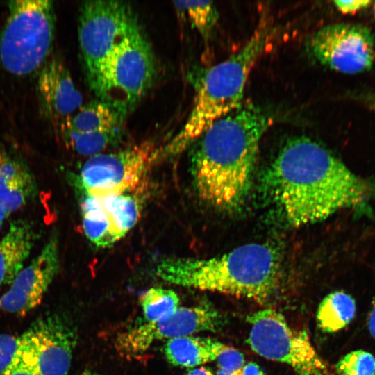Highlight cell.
Returning a JSON list of instances; mask_svg holds the SVG:
<instances>
[{
	"label": "cell",
	"mask_w": 375,
	"mask_h": 375,
	"mask_svg": "<svg viewBox=\"0 0 375 375\" xmlns=\"http://www.w3.org/2000/svg\"><path fill=\"white\" fill-rule=\"evenodd\" d=\"M264 184L269 199L293 226L361 207L375 194L374 183L354 174L327 149L304 136L290 139L281 147Z\"/></svg>",
	"instance_id": "obj_1"
},
{
	"label": "cell",
	"mask_w": 375,
	"mask_h": 375,
	"mask_svg": "<svg viewBox=\"0 0 375 375\" xmlns=\"http://www.w3.org/2000/svg\"><path fill=\"white\" fill-rule=\"evenodd\" d=\"M272 122L260 107L243 102L199 137L191 170L201 201L222 210H233L244 203L261 139Z\"/></svg>",
	"instance_id": "obj_2"
},
{
	"label": "cell",
	"mask_w": 375,
	"mask_h": 375,
	"mask_svg": "<svg viewBox=\"0 0 375 375\" xmlns=\"http://www.w3.org/2000/svg\"><path fill=\"white\" fill-rule=\"evenodd\" d=\"M281 269L276 249L267 244L251 243L208 258H166L156 264L154 272L174 285L265 303L279 289Z\"/></svg>",
	"instance_id": "obj_3"
},
{
	"label": "cell",
	"mask_w": 375,
	"mask_h": 375,
	"mask_svg": "<svg viewBox=\"0 0 375 375\" xmlns=\"http://www.w3.org/2000/svg\"><path fill=\"white\" fill-rule=\"evenodd\" d=\"M269 28L261 21L239 51L208 69L188 119L163 147V156L181 153L215 122L240 106L250 73L269 39Z\"/></svg>",
	"instance_id": "obj_4"
},
{
	"label": "cell",
	"mask_w": 375,
	"mask_h": 375,
	"mask_svg": "<svg viewBox=\"0 0 375 375\" xmlns=\"http://www.w3.org/2000/svg\"><path fill=\"white\" fill-rule=\"evenodd\" d=\"M53 2L15 0L0 33V64L8 72L26 76L49 59L55 34Z\"/></svg>",
	"instance_id": "obj_5"
},
{
	"label": "cell",
	"mask_w": 375,
	"mask_h": 375,
	"mask_svg": "<svg viewBox=\"0 0 375 375\" xmlns=\"http://www.w3.org/2000/svg\"><path fill=\"white\" fill-rule=\"evenodd\" d=\"M138 23L131 7L115 0L83 3L78 17V43L87 81L96 94L110 56Z\"/></svg>",
	"instance_id": "obj_6"
},
{
	"label": "cell",
	"mask_w": 375,
	"mask_h": 375,
	"mask_svg": "<svg viewBox=\"0 0 375 375\" xmlns=\"http://www.w3.org/2000/svg\"><path fill=\"white\" fill-rule=\"evenodd\" d=\"M156 72L153 51L138 23L108 60L96 94L126 116L150 88Z\"/></svg>",
	"instance_id": "obj_7"
},
{
	"label": "cell",
	"mask_w": 375,
	"mask_h": 375,
	"mask_svg": "<svg viewBox=\"0 0 375 375\" xmlns=\"http://www.w3.org/2000/svg\"><path fill=\"white\" fill-rule=\"evenodd\" d=\"M163 156V147L144 140L122 150L90 157L74 178L83 195L107 197L136 192L154 164Z\"/></svg>",
	"instance_id": "obj_8"
},
{
	"label": "cell",
	"mask_w": 375,
	"mask_h": 375,
	"mask_svg": "<svg viewBox=\"0 0 375 375\" xmlns=\"http://www.w3.org/2000/svg\"><path fill=\"white\" fill-rule=\"evenodd\" d=\"M251 325L247 343L258 355L286 363L297 375H326L327 364L319 357L306 331L292 328L284 316L265 308L247 317Z\"/></svg>",
	"instance_id": "obj_9"
},
{
	"label": "cell",
	"mask_w": 375,
	"mask_h": 375,
	"mask_svg": "<svg viewBox=\"0 0 375 375\" xmlns=\"http://www.w3.org/2000/svg\"><path fill=\"white\" fill-rule=\"evenodd\" d=\"M307 46L321 64L345 74L367 71L375 62V38L360 24L323 26L311 35Z\"/></svg>",
	"instance_id": "obj_10"
},
{
	"label": "cell",
	"mask_w": 375,
	"mask_h": 375,
	"mask_svg": "<svg viewBox=\"0 0 375 375\" xmlns=\"http://www.w3.org/2000/svg\"><path fill=\"white\" fill-rule=\"evenodd\" d=\"M223 324V317L209 306L179 307L164 319L144 322L124 332L117 338V347L124 356H138L159 340L167 341L201 331H216Z\"/></svg>",
	"instance_id": "obj_11"
},
{
	"label": "cell",
	"mask_w": 375,
	"mask_h": 375,
	"mask_svg": "<svg viewBox=\"0 0 375 375\" xmlns=\"http://www.w3.org/2000/svg\"><path fill=\"white\" fill-rule=\"evenodd\" d=\"M82 225L86 238L99 248H107L123 238L138 222L142 202L138 193L107 197L83 195Z\"/></svg>",
	"instance_id": "obj_12"
},
{
	"label": "cell",
	"mask_w": 375,
	"mask_h": 375,
	"mask_svg": "<svg viewBox=\"0 0 375 375\" xmlns=\"http://www.w3.org/2000/svg\"><path fill=\"white\" fill-rule=\"evenodd\" d=\"M20 340L40 375L67 374L76 337L62 318L55 315L40 317Z\"/></svg>",
	"instance_id": "obj_13"
},
{
	"label": "cell",
	"mask_w": 375,
	"mask_h": 375,
	"mask_svg": "<svg viewBox=\"0 0 375 375\" xmlns=\"http://www.w3.org/2000/svg\"><path fill=\"white\" fill-rule=\"evenodd\" d=\"M60 265L58 238L51 234L40 253L11 283L0 297V308L24 315L37 307L58 272Z\"/></svg>",
	"instance_id": "obj_14"
},
{
	"label": "cell",
	"mask_w": 375,
	"mask_h": 375,
	"mask_svg": "<svg viewBox=\"0 0 375 375\" xmlns=\"http://www.w3.org/2000/svg\"><path fill=\"white\" fill-rule=\"evenodd\" d=\"M37 89L46 115L61 128L83 106V97L60 59H48L40 69Z\"/></svg>",
	"instance_id": "obj_15"
},
{
	"label": "cell",
	"mask_w": 375,
	"mask_h": 375,
	"mask_svg": "<svg viewBox=\"0 0 375 375\" xmlns=\"http://www.w3.org/2000/svg\"><path fill=\"white\" fill-rule=\"evenodd\" d=\"M35 240L33 225L24 219L12 222L0 240V287L10 285L23 269Z\"/></svg>",
	"instance_id": "obj_16"
},
{
	"label": "cell",
	"mask_w": 375,
	"mask_h": 375,
	"mask_svg": "<svg viewBox=\"0 0 375 375\" xmlns=\"http://www.w3.org/2000/svg\"><path fill=\"white\" fill-rule=\"evenodd\" d=\"M35 184L22 162L0 150V205L10 214L33 197Z\"/></svg>",
	"instance_id": "obj_17"
},
{
	"label": "cell",
	"mask_w": 375,
	"mask_h": 375,
	"mask_svg": "<svg viewBox=\"0 0 375 375\" xmlns=\"http://www.w3.org/2000/svg\"><path fill=\"white\" fill-rule=\"evenodd\" d=\"M222 344L211 338L188 335L167 340L163 353L172 365L192 367L215 360Z\"/></svg>",
	"instance_id": "obj_18"
},
{
	"label": "cell",
	"mask_w": 375,
	"mask_h": 375,
	"mask_svg": "<svg viewBox=\"0 0 375 375\" xmlns=\"http://www.w3.org/2000/svg\"><path fill=\"white\" fill-rule=\"evenodd\" d=\"M125 115L101 100L83 105L61 128L62 133L119 131Z\"/></svg>",
	"instance_id": "obj_19"
},
{
	"label": "cell",
	"mask_w": 375,
	"mask_h": 375,
	"mask_svg": "<svg viewBox=\"0 0 375 375\" xmlns=\"http://www.w3.org/2000/svg\"><path fill=\"white\" fill-rule=\"evenodd\" d=\"M356 306L353 298L346 292L336 291L326 295L320 303L317 320L324 332L334 333L347 326L354 318Z\"/></svg>",
	"instance_id": "obj_20"
},
{
	"label": "cell",
	"mask_w": 375,
	"mask_h": 375,
	"mask_svg": "<svg viewBox=\"0 0 375 375\" xmlns=\"http://www.w3.org/2000/svg\"><path fill=\"white\" fill-rule=\"evenodd\" d=\"M140 302L146 322H155L174 314L179 308L180 299L172 290L153 287L141 295Z\"/></svg>",
	"instance_id": "obj_21"
},
{
	"label": "cell",
	"mask_w": 375,
	"mask_h": 375,
	"mask_svg": "<svg viewBox=\"0 0 375 375\" xmlns=\"http://www.w3.org/2000/svg\"><path fill=\"white\" fill-rule=\"evenodd\" d=\"M119 132L115 131L62 133L67 144L74 151L80 155L90 158L103 153V150L117 140Z\"/></svg>",
	"instance_id": "obj_22"
},
{
	"label": "cell",
	"mask_w": 375,
	"mask_h": 375,
	"mask_svg": "<svg viewBox=\"0 0 375 375\" xmlns=\"http://www.w3.org/2000/svg\"><path fill=\"white\" fill-rule=\"evenodd\" d=\"M175 7L183 10L192 26L203 36H208L214 28L217 12L210 1H180L174 2Z\"/></svg>",
	"instance_id": "obj_23"
},
{
	"label": "cell",
	"mask_w": 375,
	"mask_h": 375,
	"mask_svg": "<svg viewBox=\"0 0 375 375\" xmlns=\"http://www.w3.org/2000/svg\"><path fill=\"white\" fill-rule=\"evenodd\" d=\"M340 375H375V357L364 350H356L341 358L335 365Z\"/></svg>",
	"instance_id": "obj_24"
},
{
	"label": "cell",
	"mask_w": 375,
	"mask_h": 375,
	"mask_svg": "<svg viewBox=\"0 0 375 375\" xmlns=\"http://www.w3.org/2000/svg\"><path fill=\"white\" fill-rule=\"evenodd\" d=\"M218 366L217 375H232L244 365L243 354L237 349L222 344L216 359Z\"/></svg>",
	"instance_id": "obj_25"
},
{
	"label": "cell",
	"mask_w": 375,
	"mask_h": 375,
	"mask_svg": "<svg viewBox=\"0 0 375 375\" xmlns=\"http://www.w3.org/2000/svg\"><path fill=\"white\" fill-rule=\"evenodd\" d=\"M0 375H40L29 355L21 345L10 365Z\"/></svg>",
	"instance_id": "obj_26"
},
{
	"label": "cell",
	"mask_w": 375,
	"mask_h": 375,
	"mask_svg": "<svg viewBox=\"0 0 375 375\" xmlns=\"http://www.w3.org/2000/svg\"><path fill=\"white\" fill-rule=\"evenodd\" d=\"M20 345V337L0 334V373L11 363Z\"/></svg>",
	"instance_id": "obj_27"
},
{
	"label": "cell",
	"mask_w": 375,
	"mask_h": 375,
	"mask_svg": "<svg viewBox=\"0 0 375 375\" xmlns=\"http://www.w3.org/2000/svg\"><path fill=\"white\" fill-rule=\"evenodd\" d=\"M370 1H335V6L344 14H354L368 7Z\"/></svg>",
	"instance_id": "obj_28"
},
{
	"label": "cell",
	"mask_w": 375,
	"mask_h": 375,
	"mask_svg": "<svg viewBox=\"0 0 375 375\" xmlns=\"http://www.w3.org/2000/svg\"><path fill=\"white\" fill-rule=\"evenodd\" d=\"M242 375H265L260 366L253 362L244 365L242 368Z\"/></svg>",
	"instance_id": "obj_29"
},
{
	"label": "cell",
	"mask_w": 375,
	"mask_h": 375,
	"mask_svg": "<svg viewBox=\"0 0 375 375\" xmlns=\"http://www.w3.org/2000/svg\"><path fill=\"white\" fill-rule=\"evenodd\" d=\"M367 326L370 334L375 338V294L368 314Z\"/></svg>",
	"instance_id": "obj_30"
},
{
	"label": "cell",
	"mask_w": 375,
	"mask_h": 375,
	"mask_svg": "<svg viewBox=\"0 0 375 375\" xmlns=\"http://www.w3.org/2000/svg\"><path fill=\"white\" fill-rule=\"evenodd\" d=\"M186 375H213L212 372L204 367H200L190 370Z\"/></svg>",
	"instance_id": "obj_31"
},
{
	"label": "cell",
	"mask_w": 375,
	"mask_h": 375,
	"mask_svg": "<svg viewBox=\"0 0 375 375\" xmlns=\"http://www.w3.org/2000/svg\"><path fill=\"white\" fill-rule=\"evenodd\" d=\"M9 213L0 205V228L4 219L8 216Z\"/></svg>",
	"instance_id": "obj_32"
},
{
	"label": "cell",
	"mask_w": 375,
	"mask_h": 375,
	"mask_svg": "<svg viewBox=\"0 0 375 375\" xmlns=\"http://www.w3.org/2000/svg\"><path fill=\"white\" fill-rule=\"evenodd\" d=\"M367 101L368 105L375 110V94H370L367 97Z\"/></svg>",
	"instance_id": "obj_33"
},
{
	"label": "cell",
	"mask_w": 375,
	"mask_h": 375,
	"mask_svg": "<svg viewBox=\"0 0 375 375\" xmlns=\"http://www.w3.org/2000/svg\"><path fill=\"white\" fill-rule=\"evenodd\" d=\"M78 375H99L97 373H94V372H84Z\"/></svg>",
	"instance_id": "obj_34"
}]
</instances>
